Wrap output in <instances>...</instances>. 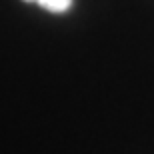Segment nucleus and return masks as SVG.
Returning <instances> with one entry per match:
<instances>
[{"label": "nucleus", "mask_w": 154, "mask_h": 154, "mask_svg": "<svg viewBox=\"0 0 154 154\" xmlns=\"http://www.w3.org/2000/svg\"><path fill=\"white\" fill-rule=\"evenodd\" d=\"M24 2H36V4L42 6L44 10L56 12V14H60V12H66L70 6H72V0H24Z\"/></svg>", "instance_id": "obj_1"}]
</instances>
